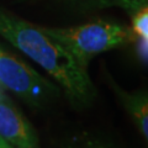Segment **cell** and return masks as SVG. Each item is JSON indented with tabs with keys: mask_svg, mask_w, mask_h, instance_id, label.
I'll list each match as a JSON object with an SVG mask.
<instances>
[{
	"mask_svg": "<svg viewBox=\"0 0 148 148\" xmlns=\"http://www.w3.org/2000/svg\"><path fill=\"white\" fill-rule=\"evenodd\" d=\"M111 6H117L123 9L130 15V17H132L137 12L148 9V0H109L106 8Z\"/></svg>",
	"mask_w": 148,
	"mask_h": 148,
	"instance_id": "obj_6",
	"label": "cell"
},
{
	"mask_svg": "<svg viewBox=\"0 0 148 148\" xmlns=\"http://www.w3.org/2000/svg\"><path fill=\"white\" fill-rule=\"evenodd\" d=\"M110 84L119 100L121 101L123 109L130 115V117L135 122L136 127L147 140L148 137V95L147 91L140 90L136 92H128L121 89L114 80H110Z\"/></svg>",
	"mask_w": 148,
	"mask_h": 148,
	"instance_id": "obj_5",
	"label": "cell"
},
{
	"mask_svg": "<svg viewBox=\"0 0 148 148\" xmlns=\"http://www.w3.org/2000/svg\"><path fill=\"white\" fill-rule=\"evenodd\" d=\"M66 148H114V147L100 140L82 137V138H77V140H72L66 146Z\"/></svg>",
	"mask_w": 148,
	"mask_h": 148,
	"instance_id": "obj_8",
	"label": "cell"
},
{
	"mask_svg": "<svg viewBox=\"0 0 148 148\" xmlns=\"http://www.w3.org/2000/svg\"><path fill=\"white\" fill-rule=\"evenodd\" d=\"M148 40L145 38H141L135 35V38H133L132 43L135 45V52L136 56L138 57V59L143 63V64H147V57H148V49H147V43Z\"/></svg>",
	"mask_w": 148,
	"mask_h": 148,
	"instance_id": "obj_10",
	"label": "cell"
},
{
	"mask_svg": "<svg viewBox=\"0 0 148 148\" xmlns=\"http://www.w3.org/2000/svg\"><path fill=\"white\" fill-rule=\"evenodd\" d=\"M74 6H78L84 10H96L105 9L108 6L109 0H69Z\"/></svg>",
	"mask_w": 148,
	"mask_h": 148,
	"instance_id": "obj_9",
	"label": "cell"
},
{
	"mask_svg": "<svg viewBox=\"0 0 148 148\" xmlns=\"http://www.w3.org/2000/svg\"><path fill=\"white\" fill-rule=\"evenodd\" d=\"M0 137L12 148H40L35 128L15 105L0 92Z\"/></svg>",
	"mask_w": 148,
	"mask_h": 148,
	"instance_id": "obj_4",
	"label": "cell"
},
{
	"mask_svg": "<svg viewBox=\"0 0 148 148\" xmlns=\"http://www.w3.org/2000/svg\"><path fill=\"white\" fill-rule=\"evenodd\" d=\"M41 29L66 48L83 68H86L95 56L127 46L135 38L130 26L104 20L73 27L41 26Z\"/></svg>",
	"mask_w": 148,
	"mask_h": 148,
	"instance_id": "obj_2",
	"label": "cell"
},
{
	"mask_svg": "<svg viewBox=\"0 0 148 148\" xmlns=\"http://www.w3.org/2000/svg\"><path fill=\"white\" fill-rule=\"evenodd\" d=\"M0 148H12L6 141H4L1 137H0Z\"/></svg>",
	"mask_w": 148,
	"mask_h": 148,
	"instance_id": "obj_11",
	"label": "cell"
},
{
	"mask_svg": "<svg viewBox=\"0 0 148 148\" xmlns=\"http://www.w3.org/2000/svg\"><path fill=\"white\" fill-rule=\"evenodd\" d=\"M0 35L49 74L72 103L88 105L92 101L95 88L86 68H83L66 48L46 35L41 26L0 8Z\"/></svg>",
	"mask_w": 148,
	"mask_h": 148,
	"instance_id": "obj_1",
	"label": "cell"
},
{
	"mask_svg": "<svg viewBox=\"0 0 148 148\" xmlns=\"http://www.w3.org/2000/svg\"><path fill=\"white\" fill-rule=\"evenodd\" d=\"M132 32L141 38L148 40V9L137 12L131 17V27Z\"/></svg>",
	"mask_w": 148,
	"mask_h": 148,
	"instance_id": "obj_7",
	"label": "cell"
},
{
	"mask_svg": "<svg viewBox=\"0 0 148 148\" xmlns=\"http://www.w3.org/2000/svg\"><path fill=\"white\" fill-rule=\"evenodd\" d=\"M0 85L12 91L32 108H45L61 90L47 78L16 56L0 49Z\"/></svg>",
	"mask_w": 148,
	"mask_h": 148,
	"instance_id": "obj_3",
	"label": "cell"
}]
</instances>
